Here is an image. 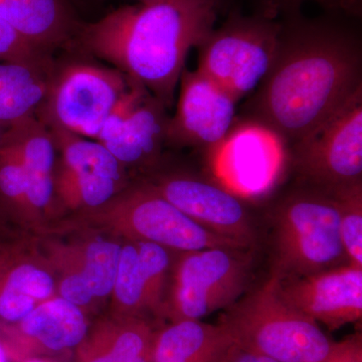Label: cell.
I'll list each match as a JSON object with an SVG mask.
<instances>
[{"label": "cell", "instance_id": "obj_1", "mask_svg": "<svg viewBox=\"0 0 362 362\" xmlns=\"http://www.w3.org/2000/svg\"><path fill=\"white\" fill-rule=\"evenodd\" d=\"M361 90L356 33L332 21L292 18L282 21L277 54L247 103V120L293 145Z\"/></svg>", "mask_w": 362, "mask_h": 362}, {"label": "cell", "instance_id": "obj_2", "mask_svg": "<svg viewBox=\"0 0 362 362\" xmlns=\"http://www.w3.org/2000/svg\"><path fill=\"white\" fill-rule=\"evenodd\" d=\"M223 4L153 0L123 6L82 25L78 35L86 49L170 108L188 52L213 32Z\"/></svg>", "mask_w": 362, "mask_h": 362}, {"label": "cell", "instance_id": "obj_3", "mask_svg": "<svg viewBox=\"0 0 362 362\" xmlns=\"http://www.w3.org/2000/svg\"><path fill=\"white\" fill-rule=\"evenodd\" d=\"M218 323L239 349L278 362H322L334 343L313 319L286 301L274 274L225 309Z\"/></svg>", "mask_w": 362, "mask_h": 362}, {"label": "cell", "instance_id": "obj_4", "mask_svg": "<svg viewBox=\"0 0 362 362\" xmlns=\"http://www.w3.org/2000/svg\"><path fill=\"white\" fill-rule=\"evenodd\" d=\"M273 273L302 277L347 263L332 195L311 187L294 190L274 207Z\"/></svg>", "mask_w": 362, "mask_h": 362}, {"label": "cell", "instance_id": "obj_5", "mask_svg": "<svg viewBox=\"0 0 362 362\" xmlns=\"http://www.w3.org/2000/svg\"><path fill=\"white\" fill-rule=\"evenodd\" d=\"M282 21L266 13H233L214 28L199 49L197 70L220 85L238 102L254 92L277 54Z\"/></svg>", "mask_w": 362, "mask_h": 362}, {"label": "cell", "instance_id": "obj_6", "mask_svg": "<svg viewBox=\"0 0 362 362\" xmlns=\"http://www.w3.org/2000/svg\"><path fill=\"white\" fill-rule=\"evenodd\" d=\"M292 154L307 187L332 194L362 183V90L293 144Z\"/></svg>", "mask_w": 362, "mask_h": 362}, {"label": "cell", "instance_id": "obj_7", "mask_svg": "<svg viewBox=\"0 0 362 362\" xmlns=\"http://www.w3.org/2000/svg\"><path fill=\"white\" fill-rule=\"evenodd\" d=\"M252 264V250L242 247L185 252L176 271L175 321L201 320L232 306L247 291Z\"/></svg>", "mask_w": 362, "mask_h": 362}, {"label": "cell", "instance_id": "obj_8", "mask_svg": "<svg viewBox=\"0 0 362 362\" xmlns=\"http://www.w3.org/2000/svg\"><path fill=\"white\" fill-rule=\"evenodd\" d=\"M130 86L118 70L90 65L68 66L52 90L54 126L97 139L107 117Z\"/></svg>", "mask_w": 362, "mask_h": 362}, {"label": "cell", "instance_id": "obj_9", "mask_svg": "<svg viewBox=\"0 0 362 362\" xmlns=\"http://www.w3.org/2000/svg\"><path fill=\"white\" fill-rule=\"evenodd\" d=\"M237 100L199 70H185L175 115L169 119L166 142L214 151L235 124Z\"/></svg>", "mask_w": 362, "mask_h": 362}, {"label": "cell", "instance_id": "obj_10", "mask_svg": "<svg viewBox=\"0 0 362 362\" xmlns=\"http://www.w3.org/2000/svg\"><path fill=\"white\" fill-rule=\"evenodd\" d=\"M153 190L209 232L246 249L256 246L258 233L246 204L214 181L170 176Z\"/></svg>", "mask_w": 362, "mask_h": 362}, {"label": "cell", "instance_id": "obj_11", "mask_svg": "<svg viewBox=\"0 0 362 362\" xmlns=\"http://www.w3.org/2000/svg\"><path fill=\"white\" fill-rule=\"evenodd\" d=\"M291 306L331 331L362 318V268L345 263L302 277L279 279Z\"/></svg>", "mask_w": 362, "mask_h": 362}, {"label": "cell", "instance_id": "obj_12", "mask_svg": "<svg viewBox=\"0 0 362 362\" xmlns=\"http://www.w3.org/2000/svg\"><path fill=\"white\" fill-rule=\"evenodd\" d=\"M166 107L140 86L132 84L107 117L98 135L117 160L141 163L156 157L166 142Z\"/></svg>", "mask_w": 362, "mask_h": 362}, {"label": "cell", "instance_id": "obj_13", "mask_svg": "<svg viewBox=\"0 0 362 362\" xmlns=\"http://www.w3.org/2000/svg\"><path fill=\"white\" fill-rule=\"evenodd\" d=\"M126 209L134 232L164 247L183 252L220 247L246 249L202 228L154 190L133 195Z\"/></svg>", "mask_w": 362, "mask_h": 362}, {"label": "cell", "instance_id": "obj_14", "mask_svg": "<svg viewBox=\"0 0 362 362\" xmlns=\"http://www.w3.org/2000/svg\"><path fill=\"white\" fill-rule=\"evenodd\" d=\"M52 135L63 149L65 187L71 197L89 206L108 202L121 178L120 162L102 143L89 141L59 127H54Z\"/></svg>", "mask_w": 362, "mask_h": 362}, {"label": "cell", "instance_id": "obj_15", "mask_svg": "<svg viewBox=\"0 0 362 362\" xmlns=\"http://www.w3.org/2000/svg\"><path fill=\"white\" fill-rule=\"evenodd\" d=\"M235 343L220 323L175 321L156 333L152 362H230Z\"/></svg>", "mask_w": 362, "mask_h": 362}, {"label": "cell", "instance_id": "obj_16", "mask_svg": "<svg viewBox=\"0 0 362 362\" xmlns=\"http://www.w3.org/2000/svg\"><path fill=\"white\" fill-rule=\"evenodd\" d=\"M0 16L39 49L61 44L83 25L69 0H0Z\"/></svg>", "mask_w": 362, "mask_h": 362}, {"label": "cell", "instance_id": "obj_17", "mask_svg": "<svg viewBox=\"0 0 362 362\" xmlns=\"http://www.w3.org/2000/svg\"><path fill=\"white\" fill-rule=\"evenodd\" d=\"M7 137L16 145L25 169L26 202L39 209L47 206L54 192V139L52 133L30 117L9 126Z\"/></svg>", "mask_w": 362, "mask_h": 362}, {"label": "cell", "instance_id": "obj_18", "mask_svg": "<svg viewBox=\"0 0 362 362\" xmlns=\"http://www.w3.org/2000/svg\"><path fill=\"white\" fill-rule=\"evenodd\" d=\"M21 328L23 334L52 351L78 346L88 332L83 312L63 298L35 307L21 321Z\"/></svg>", "mask_w": 362, "mask_h": 362}, {"label": "cell", "instance_id": "obj_19", "mask_svg": "<svg viewBox=\"0 0 362 362\" xmlns=\"http://www.w3.org/2000/svg\"><path fill=\"white\" fill-rule=\"evenodd\" d=\"M47 92L37 68L0 62V122L11 126L33 117Z\"/></svg>", "mask_w": 362, "mask_h": 362}, {"label": "cell", "instance_id": "obj_20", "mask_svg": "<svg viewBox=\"0 0 362 362\" xmlns=\"http://www.w3.org/2000/svg\"><path fill=\"white\" fill-rule=\"evenodd\" d=\"M156 335L144 324H131L110 337L97 338L83 362H152Z\"/></svg>", "mask_w": 362, "mask_h": 362}, {"label": "cell", "instance_id": "obj_21", "mask_svg": "<svg viewBox=\"0 0 362 362\" xmlns=\"http://www.w3.org/2000/svg\"><path fill=\"white\" fill-rule=\"evenodd\" d=\"M339 211V233L347 263L362 268V183L331 194Z\"/></svg>", "mask_w": 362, "mask_h": 362}, {"label": "cell", "instance_id": "obj_22", "mask_svg": "<svg viewBox=\"0 0 362 362\" xmlns=\"http://www.w3.org/2000/svg\"><path fill=\"white\" fill-rule=\"evenodd\" d=\"M121 250L118 245L105 240H96L88 247L82 275L94 297L106 296L114 289Z\"/></svg>", "mask_w": 362, "mask_h": 362}, {"label": "cell", "instance_id": "obj_23", "mask_svg": "<svg viewBox=\"0 0 362 362\" xmlns=\"http://www.w3.org/2000/svg\"><path fill=\"white\" fill-rule=\"evenodd\" d=\"M114 289L119 301L125 306H137L144 300L145 281L140 269L137 247L126 246L121 250Z\"/></svg>", "mask_w": 362, "mask_h": 362}, {"label": "cell", "instance_id": "obj_24", "mask_svg": "<svg viewBox=\"0 0 362 362\" xmlns=\"http://www.w3.org/2000/svg\"><path fill=\"white\" fill-rule=\"evenodd\" d=\"M13 290L35 300H44L51 296L54 281L47 272L32 265L14 267L0 280V293Z\"/></svg>", "mask_w": 362, "mask_h": 362}, {"label": "cell", "instance_id": "obj_25", "mask_svg": "<svg viewBox=\"0 0 362 362\" xmlns=\"http://www.w3.org/2000/svg\"><path fill=\"white\" fill-rule=\"evenodd\" d=\"M140 269L145 281L144 300L156 301L158 287L169 266L166 247L156 243L140 242L137 246Z\"/></svg>", "mask_w": 362, "mask_h": 362}, {"label": "cell", "instance_id": "obj_26", "mask_svg": "<svg viewBox=\"0 0 362 362\" xmlns=\"http://www.w3.org/2000/svg\"><path fill=\"white\" fill-rule=\"evenodd\" d=\"M40 49L30 44L0 16V62L39 69Z\"/></svg>", "mask_w": 362, "mask_h": 362}, {"label": "cell", "instance_id": "obj_27", "mask_svg": "<svg viewBox=\"0 0 362 362\" xmlns=\"http://www.w3.org/2000/svg\"><path fill=\"white\" fill-rule=\"evenodd\" d=\"M322 362H362L361 333L349 335L333 343L329 354Z\"/></svg>", "mask_w": 362, "mask_h": 362}, {"label": "cell", "instance_id": "obj_28", "mask_svg": "<svg viewBox=\"0 0 362 362\" xmlns=\"http://www.w3.org/2000/svg\"><path fill=\"white\" fill-rule=\"evenodd\" d=\"M61 295L63 299L76 306H84L94 297L82 273L74 274L63 281Z\"/></svg>", "mask_w": 362, "mask_h": 362}, {"label": "cell", "instance_id": "obj_29", "mask_svg": "<svg viewBox=\"0 0 362 362\" xmlns=\"http://www.w3.org/2000/svg\"><path fill=\"white\" fill-rule=\"evenodd\" d=\"M281 1L294 4V2L306 1V0H281ZM312 1L318 2V4L331 7V8H340L350 11V13H357L361 7V0H312Z\"/></svg>", "mask_w": 362, "mask_h": 362}, {"label": "cell", "instance_id": "obj_30", "mask_svg": "<svg viewBox=\"0 0 362 362\" xmlns=\"http://www.w3.org/2000/svg\"><path fill=\"white\" fill-rule=\"evenodd\" d=\"M230 362H278L269 357L259 356V354H252L247 350L240 349L235 345L233 350L232 358Z\"/></svg>", "mask_w": 362, "mask_h": 362}, {"label": "cell", "instance_id": "obj_31", "mask_svg": "<svg viewBox=\"0 0 362 362\" xmlns=\"http://www.w3.org/2000/svg\"><path fill=\"white\" fill-rule=\"evenodd\" d=\"M9 129V125L0 122V147L4 144L7 130Z\"/></svg>", "mask_w": 362, "mask_h": 362}, {"label": "cell", "instance_id": "obj_32", "mask_svg": "<svg viewBox=\"0 0 362 362\" xmlns=\"http://www.w3.org/2000/svg\"><path fill=\"white\" fill-rule=\"evenodd\" d=\"M0 362H8L6 349L1 344H0Z\"/></svg>", "mask_w": 362, "mask_h": 362}, {"label": "cell", "instance_id": "obj_33", "mask_svg": "<svg viewBox=\"0 0 362 362\" xmlns=\"http://www.w3.org/2000/svg\"><path fill=\"white\" fill-rule=\"evenodd\" d=\"M25 362H45V361H40V359H28V361H26Z\"/></svg>", "mask_w": 362, "mask_h": 362}, {"label": "cell", "instance_id": "obj_34", "mask_svg": "<svg viewBox=\"0 0 362 362\" xmlns=\"http://www.w3.org/2000/svg\"><path fill=\"white\" fill-rule=\"evenodd\" d=\"M138 1H139L140 4H144V2L153 1V0H138Z\"/></svg>", "mask_w": 362, "mask_h": 362}]
</instances>
